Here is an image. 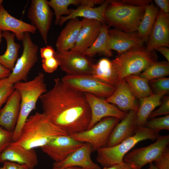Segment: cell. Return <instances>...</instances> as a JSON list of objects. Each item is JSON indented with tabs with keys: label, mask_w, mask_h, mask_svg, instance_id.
I'll use <instances>...</instances> for the list:
<instances>
[{
	"label": "cell",
	"mask_w": 169,
	"mask_h": 169,
	"mask_svg": "<svg viewBox=\"0 0 169 169\" xmlns=\"http://www.w3.org/2000/svg\"><path fill=\"white\" fill-rule=\"evenodd\" d=\"M53 87L40 97L43 113L69 135L87 129L91 114L85 94L54 79Z\"/></svg>",
	"instance_id": "6da1fadb"
},
{
	"label": "cell",
	"mask_w": 169,
	"mask_h": 169,
	"mask_svg": "<svg viewBox=\"0 0 169 169\" xmlns=\"http://www.w3.org/2000/svg\"><path fill=\"white\" fill-rule=\"evenodd\" d=\"M68 135L43 113L36 112L27 119L15 142L26 149H34L41 147L57 136Z\"/></svg>",
	"instance_id": "7a4b0ae2"
},
{
	"label": "cell",
	"mask_w": 169,
	"mask_h": 169,
	"mask_svg": "<svg viewBox=\"0 0 169 169\" xmlns=\"http://www.w3.org/2000/svg\"><path fill=\"white\" fill-rule=\"evenodd\" d=\"M14 88L21 96L20 108L18 118L13 131L12 141H16L25 122L30 113L36 108L37 101L47 91L44 75L39 73L33 79L20 81L14 84Z\"/></svg>",
	"instance_id": "3957f363"
},
{
	"label": "cell",
	"mask_w": 169,
	"mask_h": 169,
	"mask_svg": "<svg viewBox=\"0 0 169 169\" xmlns=\"http://www.w3.org/2000/svg\"><path fill=\"white\" fill-rule=\"evenodd\" d=\"M159 132L145 126L137 127L133 136L118 145L98 149L97 151L96 161L103 167L122 163L125 156L137 143L147 139L156 140L160 136Z\"/></svg>",
	"instance_id": "277c9868"
},
{
	"label": "cell",
	"mask_w": 169,
	"mask_h": 169,
	"mask_svg": "<svg viewBox=\"0 0 169 169\" xmlns=\"http://www.w3.org/2000/svg\"><path fill=\"white\" fill-rule=\"evenodd\" d=\"M145 12V7L132 5L122 0H111L104 13L109 28L114 27L121 31L136 32Z\"/></svg>",
	"instance_id": "5b68a950"
},
{
	"label": "cell",
	"mask_w": 169,
	"mask_h": 169,
	"mask_svg": "<svg viewBox=\"0 0 169 169\" xmlns=\"http://www.w3.org/2000/svg\"><path fill=\"white\" fill-rule=\"evenodd\" d=\"M158 58L155 50H148L143 45L119 54L111 61L120 82L129 75L140 74Z\"/></svg>",
	"instance_id": "8992f818"
},
{
	"label": "cell",
	"mask_w": 169,
	"mask_h": 169,
	"mask_svg": "<svg viewBox=\"0 0 169 169\" xmlns=\"http://www.w3.org/2000/svg\"><path fill=\"white\" fill-rule=\"evenodd\" d=\"M22 41V54L18 58L9 76L4 79L7 83L14 84L19 82L27 81L29 72L37 61L38 47L33 42L30 33H24Z\"/></svg>",
	"instance_id": "52a82bcc"
},
{
	"label": "cell",
	"mask_w": 169,
	"mask_h": 169,
	"mask_svg": "<svg viewBox=\"0 0 169 169\" xmlns=\"http://www.w3.org/2000/svg\"><path fill=\"white\" fill-rule=\"evenodd\" d=\"M120 120L115 117H105L89 129L69 135L75 140L90 144L92 152L97 151L107 146L110 135Z\"/></svg>",
	"instance_id": "ba28073f"
},
{
	"label": "cell",
	"mask_w": 169,
	"mask_h": 169,
	"mask_svg": "<svg viewBox=\"0 0 169 169\" xmlns=\"http://www.w3.org/2000/svg\"><path fill=\"white\" fill-rule=\"evenodd\" d=\"M153 143L134 149L124 156L123 161L132 169H141L146 164L157 160L168 146L169 135L160 136Z\"/></svg>",
	"instance_id": "9c48e42d"
},
{
	"label": "cell",
	"mask_w": 169,
	"mask_h": 169,
	"mask_svg": "<svg viewBox=\"0 0 169 169\" xmlns=\"http://www.w3.org/2000/svg\"><path fill=\"white\" fill-rule=\"evenodd\" d=\"M66 85L81 92L89 93L99 98H108L116 87L103 82L91 75H66L61 79Z\"/></svg>",
	"instance_id": "30bf717a"
},
{
	"label": "cell",
	"mask_w": 169,
	"mask_h": 169,
	"mask_svg": "<svg viewBox=\"0 0 169 169\" xmlns=\"http://www.w3.org/2000/svg\"><path fill=\"white\" fill-rule=\"evenodd\" d=\"M54 56L66 75H91L93 64L86 56L71 50L55 51Z\"/></svg>",
	"instance_id": "8fae6325"
},
{
	"label": "cell",
	"mask_w": 169,
	"mask_h": 169,
	"mask_svg": "<svg viewBox=\"0 0 169 169\" xmlns=\"http://www.w3.org/2000/svg\"><path fill=\"white\" fill-rule=\"evenodd\" d=\"M53 13L46 0H32L28 9V17L31 24L39 32L45 45L52 22Z\"/></svg>",
	"instance_id": "7c38bea8"
},
{
	"label": "cell",
	"mask_w": 169,
	"mask_h": 169,
	"mask_svg": "<svg viewBox=\"0 0 169 169\" xmlns=\"http://www.w3.org/2000/svg\"><path fill=\"white\" fill-rule=\"evenodd\" d=\"M84 143L76 140L69 135L57 136L41 147L42 151L54 162L65 160Z\"/></svg>",
	"instance_id": "4fadbf2b"
},
{
	"label": "cell",
	"mask_w": 169,
	"mask_h": 169,
	"mask_svg": "<svg viewBox=\"0 0 169 169\" xmlns=\"http://www.w3.org/2000/svg\"><path fill=\"white\" fill-rule=\"evenodd\" d=\"M84 94L91 114V120L87 129L92 127L104 118L113 117L121 120L127 114L105 100L89 93Z\"/></svg>",
	"instance_id": "5bb4252c"
},
{
	"label": "cell",
	"mask_w": 169,
	"mask_h": 169,
	"mask_svg": "<svg viewBox=\"0 0 169 169\" xmlns=\"http://www.w3.org/2000/svg\"><path fill=\"white\" fill-rule=\"evenodd\" d=\"M6 161L25 165L29 169H34L38 163L34 149H26L13 141L0 153V162Z\"/></svg>",
	"instance_id": "9a60e30c"
},
{
	"label": "cell",
	"mask_w": 169,
	"mask_h": 169,
	"mask_svg": "<svg viewBox=\"0 0 169 169\" xmlns=\"http://www.w3.org/2000/svg\"><path fill=\"white\" fill-rule=\"evenodd\" d=\"M146 49L155 50L157 47L169 46V14L160 10L147 40Z\"/></svg>",
	"instance_id": "2e32d148"
},
{
	"label": "cell",
	"mask_w": 169,
	"mask_h": 169,
	"mask_svg": "<svg viewBox=\"0 0 169 169\" xmlns=\"http://www.w3.org/2000/svg\"><path fill=\"white\" fill-rule=\"evenodd\" d=\"M76 44L70 50L84 54L98 37L103 23L94 19L83 18Z\"/></svg>",
	"instance_id": "e0dca14e"
},
{
	"label": "cell",
	"mask_w": 169,
	"mask_h": 169,
	"mask_svg": "<svg viewBox=\"0 0 169 169\" xmlns=\"http://www.w3.org/2000/svg\"><path fill=\"white\" fill-rule=\"evenodd\" d=\"M92 152L91 145L84 143L64 160L59 162H54L53 167L64 168L77 166L83 169H101L92 160L90 156Z\"/></svg>",
	"instance_id": "ac0fdd59"
},
{
	"label": "cell",
	"mask_w": 169,
	"mask_h": 169,
	"mask_svg": "<svg viewBox=\"0 0 169 169\" xmlns=\"http://www.w3.org/2000/svg\"><path fill=\"white\" fill-rule=\"evenodd\" d=\"M108 35L110 50L116 51L119 54L131 48L142 46L144 43L136 32L128 33L115 28L109 30Z\"/></svg>",
	"instance_id": "d6986e66"
},
{
	"label": "cell",
	"mask_w": 169,
	"mask_h": 169,
	"mask_svg": "<svg viewBox=\"0 0 169 169\" xmlns=\"http://www.w3.org/2000/svg\"><path fill=\"white\" fill-rule=\"evenodd\" d=\"M136 112L129 110L115 126L109 136L107 147L115 146L133 136L137 127Z\"/></svg>",
	"instance_id": "ffe728a7"
},
{
	"label": "cell",
	"mask_w": 169,
	"mask_h": 169,
	"mask_svg": "<svg viewBox=\"0 0 169 169\" xmlns=\"http://www.w3.org/2000/svg\"><path fill=\"white\" fill-rule=\"evenodd\" d=\"M115 87L114 93L106 101L115 104L123 111L132 110L137 112L139 106L125 79H124L120 81Z\"/></svg>",
	"instance_id": "44dd1931"
},
{
	"label": "cell",
	"mask_w": 169,
	"mask_h": 169,
	"mask_svg": "<svg viewBox=\"0 0 169 169\" xmlns=\"http://www.w3.org/2000/svg\"><path fill=\"white\" fill-rule=\"evenodd\" d=\"M20 103V95L15 89L0 112V126L9 131H13L19 116Z\"/></svg>",
	"instance_id": "7402d4cb"
},
{
	"label": "cell",
	"mask_w": 169,
	"mask_h": 169,
	"mask_svg": "<svg viewBox=\"0 0 169 169\" xmlns=\"http://www.w3.org/2000/svg\"><path fill=\"white\" fill-rule=\"evenodd\" d=\"M0 30L14 33L18 40H22L24 33L35 34L37 29L31 24L26 23L11 15L2 5L0 7Z\"/></svg>",
	"instance_id": "603a6c76"
},
{
	"label": "cell",
	"mask_w": 169,
	"mask_h": 169,
	"mask_svg": "<svg viewBox=\"0 0 169 169\" xmlns=\"http://www.w3.org/2000/svg\"><path fill=\"white\" fill-rule=\"evenodd\" d=\"M69 20L57 38L56 43L57 51L71 50L76 44L81 27V22L78 18Z\"/></svg>",
	"instance_id": "cb8c5ba5"
},
{
	"label": "cell",
	"mask_w": 169,
	"mask_h": 169,
	"mask_svg": "<svg viewBox=\"0 0 169 169\" xmlns=\"http://www.w3.org/2000/svg\"><path fill=\"white\" fill-rule=\"evenodd\" d=\"M111 0H106L100 6L90 7L79 5L75 9H69L70 13L66 16H61L59 24L62 25L70 19L82 17L84 18L96 20L102 23H106L104 18L105 11Z\"/></svg>",
	"instance_id": "d4e9b609"
},
{
	"label": "cell",
	"mask_w": 169,
	"mask_h": 169,
	"mask_svg": "<svg viewBox=\"0 0 169 169\" xmlns=\"http://www.w3.org/2000/svg\"><path fill=\"white\" fill-rule=\"evenodd\" d=\"M168 92L164 91L153 94L140 99V105L136 112L137 127L145 126L150 114L156 107L160 105L161 99Z\"/></svg>",
	"instance_id": "484cf974"
},
{
	"label": "cell",
	"mask_w": 169,
	"mask_h": 169,
	"mask_svg": "<svg viewBox=\"0 0 169 169\" xmlns=\"http://www.w3.org/2000/svg\"><path fill=\"white\" fill-rule=\"evenodd\" d=\"M91 75L103 82L115 86L119 82L112 61L106 58H102L93 64Z\"/></svg>",
	"instance_id": "4316f807"
},
{
	"label": "cell",
	"mask_w": 169,
	"mask_h": 169,
	"mask_svg": "<svg viewBox=\"0 0 169 169\" xmlns=\"http://www.w3.org/2000/svg\"><path fill=\"white\" fill-rule=\"evenodd\" d=\"M2 37L6 40L7 48L4 53L0 55V64L12 71L18 58L20 45L15 42V35L13 33L3 31Z\"/></svg>",
	"instance_id": "83f0119b"
},
{
	"label": "cell",
	"mask_w": 169,
	"mask_h": 169,
	"mask_svg": "<svg viewBox=\"0 0 169 169\" xmlns=\"http://www.w3.org/2000/svg\"><path fill=\"white\" fill-rule=\"evenodd\" d=\"M159 10L152 2L145 7L144 15L136 31L144 43L147 41Z\"/></svg>",
	"instance_id": "f1b7e54d"
},
{
	"label": "cell",
	"mask_w": 169,
	"mask_h": 169,
	"mask_svg": "<svg viewBox=\"0 0 169 169\" xmlns=\"http://www.w3.org/2000/svg\"><path fill=\"white\" fill-rule=\"evenodd\" d=\"M109 27L106 23L101 26L99 34L92 45L84 54L91 57L97 54H100L107 57L112 56V53L109 45Z\"/></svg>",
	"instance_id": "f546056e"
},
{
	"label": "cell",
	"mask_w": 169,
	"mask_h": 169,
	"mask_svg": "<svg viewBox=\"0 0 169 169\" xmlns=\"http://www.w3.org/2000/svg\"><path fill=\"white\" fill-rule=\"evenodd\" d=\"M124 79L135 97L140 99L153 94L148 80L139 75H129Z\"/></svg>",
	"instance_id": "4dcf8cb0"
},
{
	"label": "cell",
	"mask_w": 169,
	"mask_h": 169,
	"mask_svg": "<svg viewBox=\"0 0 169 169\" xmlns=\"http://www.w3.org/2000/svg\"><path fill=\"white\" fill-rule=\"evenodd\" d=\"M169 74V62L157 61L150 64L139 75L149 81L164 77Z\"/></svg>",
	"instance_id": "1f68e13d"
},
{
	"label": "cell",
	"mask_w": 169,
	"mask_h": 169,
	"mask_svg": "<svg viewBox=\"0 0 169 169\" xmlns=\"http://www.w3.org/2000/svg\"><path fill=\"white\" fill-rule=\"evenodd\" d=\"M47 3L54 10L55 16V24L58 25L62 15L69 14L70 11L68 9L69 6L70 5L80 4V0H47Z\"/></svg>",
	"instance_id": "d6a6232c"
},
{
	"label": "cell",
	"mask_w": 169,
	"mask_h": 169,
	"mask_svg": "<svg viewBox=\"0 0 169 169\" xmlns=\"http://www.w3.org/2000/svg\"><path fill=\"white\" fill-rule=\"evenodd\" d=\"M147 121L145 126L150 129L160 131L163 130H169V115L161 117L153 118Z\"/></svg>",
	"instance_id": "836d02e7"
},
{
	"label": "cell",
	"mask_w": 169,
	"mask_h": 169,
	"mask_svg": "<svg viewBox=\"0 0 169 169\" xmlns=\"http://www.w3.org/2000/svg\"><path fill=\"white\" fill-rule=\"evenodd\" d=\"M149 84L155 93L169 90V78L162 77L148 81Z\"/></svg>",
	"instance_id": "e575fe53"
},
{
	"label": "cell",
	"mask_w": 169,
	"mask_h": 169,
	"mask_svg": "<svg viewBox=\"0 0 169 169\" xmlns=\"http://www.w3.org/2000/svg\"><path fill=\"white\" fill-rule=\"evenodd\" d=\"M2 80V82L0 85V112L3 105L15 90L14 84L6 83L4 79Z\"/></svg>",
	"instance_id": "d590c367"
},
{
	"label": "cell",
	"mask_w": 169,
	"mask_h": 169,
	"mask_svg": "<svg viewBox=\"0 0 169 169\" xmlns=\"http://www.w3.org/2000/svg\"><path fill=\"white\" fill-rule=\"evenodd\" d=\"M13 131L0 127V153L12 142Z\"/></svg>",
	"instance_id": "8d00e7d4"
},
{
	"label": "cell",
	"mask_w": 169,
	"mask_h": 169,
	"mask_svg": "<svg viewBox=\"0 0 169 169\" xmlns=\"http://www.w3.org/2000/svg\"><path fill=\"white\" fill-rule=\"evenodd\" d=\"M42 62L43 69L48 73L54 72L59 66V62L55 56L42 59Z\"/></svg>",
	"instance_id": "74e56055"
},
{
	"label": "cell",
	"mask_w": 169,
	"mask_h": 169,
	"mask_svg": "<svg viewBox=\"0 0 169 169\" xmlns=\"http://www.w3.org/2000/svg\"><path fill=\"white\" fill-rule=\"evenodd\" d=\"M155 162V165L158 169H169V149L168 146L160 157Z\"/></svg>",
	"instance_id": "f35d334b"
},
{
	"label": "cell",
	"mask_w": 169,
	"mask_h": 169,
	"mask_svg": "<svg viewBox=\"0 0 169 169\" xmlns=\"http://www.w3.org/2000/svg\"><path fill=\"white\" fill-rule=\"evenodd\" d=\"M160 106L156 110L152 111L149 118H152L156 116L163 115H168L169 113V97H165L160 105Z\"/></svg>",
	"instance_id": "ab89813d"
},
{
	"label": "cell",
	"mask_w": 169,
	"mask_h": 169,
	"mask_svg": "<svg viewBox=\"0 0 169 169\" xmlns=\"http://www.w3.org/2000/svg\"><path fill=\"white\" fill-rule=\"evenodd\" d=\"M40 51V56L42 59L54 56L55 53L54 49L50 45H47L46 47L41 48Z\"/></svg>",
	"instance_id": "60d3db41"
},
{
	"label": "cell",
	"mask_w": 169,
	"mask_h": 169,
	"mask_svg": "<svg viewBox=\"0 0 169 169\" xmlns=\"http://www.w3.org/2000/svg\"><path fill=\"white\" fill-rule=\"evenodd\" d=\"M4 169H29L28 167L25 165L6 161L3 163Z\"/></svg>",
	"instance_id": "b9f144b4"
},
{
	"label": "cell",
	"mask_w": 169,
	"mask_h": 169,
	"mask_svg": "<svg viewBox=\"0 0 169 169\" xmlns=\"http://www.w3.org/2000/svg\"><path fill=\"white\" fill-rule=\"evenodd\" d=\"M155 3L159 9L166 14L169 13V0H154Z\"/></svg>",
	"instance_id": "7bdbcfd3"
},
{
	"label": "cell",
	"mask_w": 169,
	"mask_h": 169,
	"mask_svg": "<svg viewBox=\"0 0 169 169\" xmlns=\"http://www.w3.org/2000/svg\"><path fill=\"white\" fill-rule=\"evenodd\" d=\"M123 2L132 5L145 7L152 2L150 0H123Z\"/></svg>",
	"instance_id": "ee69618b"
},
{
	"label": "cell",
	"mask_w": 169,
	"mask_h": 169,
	"mask_svg": "<svg viewBox=\"0 0 169 169\" xmlns=\"http://www.w3.org/2000/svg\"><path fill=\"white\" fill-rule=\"evenodd\" d=\"M11 71L0 64V80L8 78Z\"/></svg>",
	"instance_id": "f6af8a7d"
},
{
	"label": "cell",
	"mask_w": 169,
	"mask_h": 169,
	"mask_svg": "<svg viewBox=\"0 0 169 169\" xmlns=\"http://www.w3.org/2000/svg\"><path fill=\"white\" fill-rule=\"evenodd\" d=\"M155 50L160 53L166 59L167 61L169 62V49L168 47L160 46L155 48Z\"/></svg>",
	"instance_id": "bcb514c9"
},
{
	"label": "cell",
	"mask_w": 169,
	"mask_h": 169,
	"mask_svg": "<svg viewBox=\"0 0 169 169\" xmlns=\"http://www.w3.org/2000/svg\"><path fill=\"white\" fill-rule=\"evenodd\" d=\"M103 169H132L124 162L109 167H103Z\"/></svg>",
	"instance_id": "7dc6e473"
},
{
	"label": "cell",
	"mask_w": 169,
	"mask_h": 169,
	"mask_svg": "<svg viewBox=\"0 0 169 169\" xmlns=\"http://www.w3.org/2000/svg\"><path fill=\"white\" fill-rule=\"evenodd\" d=\"M52 169H83L80 167L77 166H70L64 168H59L53 167Z\"/></svg>",
	"instance_id": "c3c4849f"
},
{
	"label": "cell",
	"mask_w": 169,
	"mask_h": 169,
	"mask_svg": "<svg viewBox=\"0 0 169 169\" xmlns=\"http://www.w3.org/2000/svg\"><path fill=\"white\" fill-rule=\"evenodd\" d=\"M150 169H158L152 163H150L149 166Z\"/></svg>",
	"instance_id": "681fc988"
},
{
	"label": "cell",
	"mask_w": 169,
	"mask_h": 169,
	"mask_svg": "<svg viewBox=\"0 0 169 169\" xmlns=\"http://www.w3.org/2000/svg\"><path fill=\"white\" fill-rule=\"evenodd\" d=\"M2 31L0 30V44L2 42Z\"/></svg>",
	"instance_id": "f907efd6"
},
{
	"label": "cell",
	"mask_w": 169,
	"mask_h": 169,
	"mask_svg": "<svg viewBox=\"0 0 169 169\" xmlns=\"http://www.w3.org/2000/svg\"><path fill=\"white\" fill-rule=\"evenodd\" d=\"M3 2V0H0V7L2 5V3Z\"/></svg>",
	"instance_id": "816d5d0a"
},
{
	"label": "cell",
	"mask_w": 169,
	"mask_h": 169,
	"mask_svg": "<svg viewBox=\"0 0 169 169\" xmlns=\"http://www.w3.org/2000/svg\"><path fill=\"white\" fill-rule=\"evenodd\" d=\"M0 169H4V166H3L2 167L0 168Z\"/></svg>",
	"instance_id": "f5cc1de1"
},
{
	"label": "cell",
	"mask_w": 169,
	"mask_h": 169,
	"mask_svg": "<svg viewBox=\"0 0 169 169\" xmlns=\"http://www.w3.org/2000/svg\"><path fill=\"white\" fill-rule=\"evenodd\" d=\"M2 82V79H1V80H0V85L1 84Z\"/></svg>",
	"instance_id": "db71d44e"
},
{
	"label": "cell",
	"mask_w": 169,
	"mask_h": 169,
	"mask_svg": "<svg viewBox=\"0 0 169 169\" xmlns=\"http://www.w3.org/2000/svg\"><path fill=\"white\" fill-rule=\"evenodd\" d=\"M148 169H150L149 168H148Z\"/></svg>",
	"instance_id": "11a10c76"
}]
</instances>
